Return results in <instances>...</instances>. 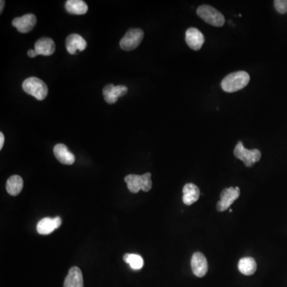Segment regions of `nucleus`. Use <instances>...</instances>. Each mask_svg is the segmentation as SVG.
<instances>
[{
    "label": "nucleus",
    "mask_w": 287,
    "mask_h": 287,
    "mask_svg": "<svg viewBox=\"0 0 287 287\" xmlns=\"http://www.w3.org/2000/svg\"><path fill=\"white\" fill-rule=\"evenodd\" d=\"M240 195V189L236 188H225L220 194V200L217 203V210L224 211L228 209Z\"/></svg>",
    "instance_id": "7"
},
{
    "label": "nucleus",
    "mask_w": 287,
    "mask_h": 287,
    "mask_svg": "<svg viewBox=\"0 0 287 287\" xmlns=\"http://www.w3.org/2000/svg\"><path fill=\"white\" fill-rule=\"evenodd\" d=\"M4 4H5V2H4V1H1V8H0V12H1V13H2L3 12V10H4Z\"/></svg>",
    "instance_id": "25"
},
{
    "label": "nucleus",
    "mask_w": 287,
    "mask_h": 287,
    "mask_svg": "<svg viewBox=\"0 0 287 287\" xmlns=\"http://www.w3.org/2000/svg\"><path fill=\"white\" fill-rule=\"evenodd\" d=\"M274 8L280 14H285L287 13V0H275L273 2Z\"/></svg>",
    "instance_id": "22"
},
{
    "label": "nucleus",
    "mask_w": 287,
    "mask_h": 287,
    "mask_svg": "<svg viewBox=\"0 0 287 287\" xmlns=\"http://www.w3.org/2000/svg\"><path fill=\"white\" fill-rule=\"evenodd\" d=\"M23 188H24V180L23 178L18 175L11 176L7 181V191L11 195L13 196L18 195L21 192Z\"/></svg>",
    "instance_id": "17"
},
{
    "label": "nucleus",
    "mask_w": 287,
    "mask_h": 287,
    "mask_svg": "<svg viewBox=\"0 0 287 287\" xmlns=\"http://www.w3.org/2000/svg\"><path fill=\"white\" fill-rule=\"evenodd\" d=\"M23 89L27 94L33 96L39 101L45 99L48 94V88L45 82L36 77L26 79L23 83Z\"/></svg>",
    "instance_id": "3"
},
{
    "label": "nucleus",
    "mask_w": 287,
    "mask_h": 287,
    "mask_svg": "<svg viewBox=\"0 0 287 287\" xmlns=\"http://www.w3.org/2000/svg\"><path fill=\"white\" fill-rule=\"evenodd\" d=\"M37 53H36V51L35 50H30L28 51V56L31 58H35L36 56H37Z\"/></svg>",
    "instance_id": "24"
},
{
    "label": "nucleus",
    "mask_w": 287,
    "mask_h": 287,
    "mask_svg": "<svg viewBox=\"0 0 287 287\" xmlns=\"http://www.w3.org/2000/svg\"><path fill=\"white\" fill-rule=\"evenodd\" d=\"M234 155L237 159L242 160L244 163L245 166H254L256 162L259 161L261 159V152L258 149H245L242 141H238L234 149Z\"/></svg>",
    "instance_id": "5"
},
{
    "label": "nucleus",
    "mask_w": 287,
    "mask_h": 287,
    "mask_svg": "<svg viewBox=\"0 0 287 287\" xmlns=\"http://www.w3.org/2000/svg\"><path fill=\"white\" fill-rule=\"evenodd\" d=\"M4 141H5V138H4V133H0V149H2L4 147Z\"/></svg>",
    "instance_id": "23"
},
{
    "label": "nucleus",
    "mask_w": 287,
    "mask_h": 287,
    "mask_svg": "<svg viewBox=\"0 0 287 287\" xmlns=\"http://www.w3.org/2000/svg\"><path fill=\"white\" fill-rule=\"evenodd\" d=\"M128 93V88L125 86H114L113 84L107 85L103 89V95L106 102L109 104H114L117 102L120 97L125 95Z\"/></svg>",
    "instance_id": "10"
},
{
    "label": "nucleus",
    "mask_w": 287,
    "mask_h": 287,
    "mask_svg": "<svg viewBox=\"0 0 287 287\" xmlns=\"http://www.w3.org/2000/svg\"><path fill=\"white\" fill-rule=\"evenodd\" d=\"M35 51L38 55L50 56L55 51V43L53 39L50 38H42L39 39L35 45Z\"/></svg>",
    "instance_id": "15"
},
{
    "label": "nucleus",
    "mask_w": 287,
    "mask_h": 287,
    "mask_svg": "<svg viewBox=\"0 0 287 287\" xmlns=\"http://www.w3.org/2000/svg\"><path fill=\"white\" fill-rule=\"evenodd\" d=\"M198 16L203 21L210 25L216 28L223 27L225 24V18L219 11L208 5H202L199 7L196 11Z\"/></svg>",
    "instance_id": "4"
},
{
    "label": "nucleus",
    "mask_w": 287,
    "mask_h": 287,
    "mask_svg": "<svg viewBox=\"0 0 287 287\" xmlns=\"http://www.w3.org/2000/svg\"><path fill=\"white\" fill-rule=\"evenodd\" d=\"M63 287H84V280L82 272L78 266H74L69 270L65 278Z\"/></svg>",
    "instance_id": "13"
},
{
    "label": "nucleus",
    "mask_w": 287,
    "mask_h": 287,
    "mask_svg": "<svg viewBox=\"0 0 287 287\" xmlns=\"http://www.w3.org/2000/svg\"><path fill=\"white\" fill-rule=\"evenodd\" d=\"M54 154L59 162L71 165L75 162V156L63 144H58L54 148Z\"/></svg>",
    "instance_id": "14"
},
{
    "label": "nucleus",
    "mask_w": 287,
    "mask_h": 287,
    "mask_svg": "<svg viewBox=\"0 0 287 287\" xmlns=\"http://www.w3.org/2000/svg\"><path fill=\"white\" fill-rule=\"evenodd\" d=\"M124 261L130 265L133 269H141L144 266V260L139 254H125L123 257Z\"/></svg>",
    "instance_id": "21"
},
{
    "label": "nucleus",
    "mask_w": 287,
    "mask_h": 287,
    "mask_svg": "<svg viewBox=\"0 0 287 287\" xmlns=\"http://www.w3.org/2000/svg\"><path fill=\"white\" fill-rule=\"evenodd\" d=\"M56 229H58V227L55 218H43L37 224L38 232L40 234H50Z\"/></svg>",
    "instance_id": "20"
},
{
    "label": "nucleus",
    "mask_w": 287,
    "mask_h": 287,
    "mask_svg": "<svg viewBox=\"0 0 287 287\" xmlns=\"http://www.w3.org/2000/svg\"><path fill=\"white\" fill-rule=\"evenodd\" d=\"M151 176L152 174L150 172H147L141 176L131 174L125 176V181L127 184L129 191H131L132 193H138L140 190L147 192L150 191L153 187Z\"/></svg>",
    "instance_id": "2"
},
{
    "label": "nucleus",
    "mask_w": 287,
    "mask_h": 287,
    "mask_svg": "<svg viewBox=\"0 0 287 287\" xmlns=\"http://www.w3.org/2000/svg\"><path fill=\"white\" fill-rule=\"evenodd\" d=\"M238 270L245 275H252L255 273L257 269V263L255 260L250 257H246L239 260L238 262Z\"/></svg>",
    "instance_id": "19"
},
{
    "label": "nucleus",
    "mask_w": 287,
    "mask_h": 287,
    "mask_svg": "<svg viewBox=\"0 0 287 287\" xmlns=\"http://www.w3.org/2000/svg\"><path fill=\"white\" fill-rule=\"evenodd\" d=\"M66 9L71 14L82 16L88 12V6L82 0H68L66 3Z\"/></svg>",
    "instance_id": "18"
},
{
    "label": "nucleus",
    "mask_w": 287,
    "mask_h": 287,
    "mask_svg": "<svg viewBox=\"0 0 287 287\" xmlns=\"http://www.w3.org/2000/svg\"><path fill=\"white\" fill-rule=\"evenodd\" d=\"M66 47L69 53L71 55H75L77 51H84L87 47V43L82 36L77 34H72L67 38Z\"/></svg>",
    "instance_id": "12"
},
{
    "label": "nucleus",
    "mask_w": 287,
    "mask_h": 287,
    "mask_svg": "<svg viewBox=\"0 0 287 287\" xmlns=\"http://www.w3.org/2000/svg\"><path fill=\"white\" fill-rule=\"evenodd\" d=\"M191 269L195 276L199 277L205 276L208 269V264L205 256L200 252H195L191 257Z\"/></svg>",
    "instance_id": "8"
},
{
    "label": "nucleus",
    "mask_w": 287,
    "mask_h": 287,
    "mask_svg": "<svg viewBox=\"0 0 287 287\" xmlns=\"http://www.w3.org/2000/svg\"><path fill=\"white\" fill-rule=\"evenodd\" d=\"M186 43L194 51H199L204 43L203 34L197 28H191L186 32Z\"/></svg>",
    "instance_id": "11"
},
{
    "label": "nucleus",
    "mask_w": 287,
    "mask_h": 287,
    "mask_svg": "<svg viewBox=\"0 0 287 287\" xmlns=\"http://www.w3.org/2000/svg\"><path fill=\"white\" fill-rule=\"evenodd\" d=\"M183 202L186 205H191L197 201L200 195L199 188L195 184H187L183 188Z\"/></svg>",
    "instance_id": "16"
},
{
    "label": "nucleus",
    "mask_w": 287,
    "mask_h": 287,
    "mask_svg": "<svg viewBox=\"0 0 287 287\" xmlns=\"http://www.w3.org/2000/svg\"><path fill=\"white\" fill-rule=\"evenodd\" d=\"M250 82V75L245 71L231 73L221 82L222 89L227 93H234L246 87Z\"/></svg>",
    "instance_id": "1"
},
{
    "label": "nucleus",
    "mask_w": 287,
    "mask_h": 287,
    "mask_svg": "<svg viewBox=\"0 0 287 287\" xmlns=\"http://www.w3.org/2000/svg\"><path fill=\"white\" fill-rule=\"evenodd\" d=\"M143 38L144 32L140 28L129 30L120 42L121 49L127 51L136 49L141 44Z\"/></svg>",
    "instance_id": "6"
},
{
    "label": "nucleus",
    "mask_w": 287,
    "mask_h": 287,
    "mask_svg": "<svg viewBox=\"0 0 287 287\" xmlns=\"http://www.w3.org/2000/svg\"><path fill=\"white\" fill-rule=\"evenodd\" d=\"M36 16L33 14H28L15 19L12 22V25L21 33H28L36 27Z\"/></svg>",
    "instance_id": "9"
}]
</instances>
